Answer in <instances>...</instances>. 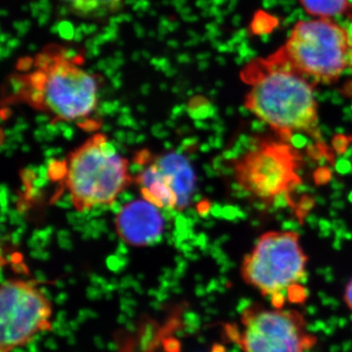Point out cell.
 <instances>
[{"label": "cell", "mask_w": 352, "mask_h": 352, "mask_svg": "<svg viewBox=\"0 0 352 352\" xmlns=\"http://www.w3.org/2000/svg\"><path fill=\"white\" fill-rule=\"evenodd\" d=\"M250 85L244 105L285 141L296 133L319 138V107L315 85L283 67L259 57L241 72Z\"/></svg>", "instance_id": "cell-1"}, {"label": "cell", "mask_w": 352, "mask_h": 352, "mask_svg": "<svg viewBox=\"0 0 352 352\" xmlns=\"http://www.w3.org/2000/svg\"><path fill=\"white\" fill-rule=\"evenodd\" d=\"M146 166L136 176L143 199L157 208L183 210L188 207L196 187V175L187 157L177 153L143 156Z\"/></svg>", "instance_id": "cell-9"}, {"label": "cell", "mask_w": 352, "mask_h": 352, "mask_svg": "<svg viewBox=\"0 0 352 352\" xmlns=\"http://www.w3.org/2000/svg\"><path fill=\"white\" fill-rule=\"evenodd\" d=\"M241 188L263 203L288 196L302 184V157L288 141L264 140L234 162Z\"/></svg>", "instance_id": "cell-7"}, {"label": "cell", "mask_w": 352, "mask_h": 352, "mask_svg": "<svg viewBox=\"0 0 352 352\" xmlns=\"http://www.w3.org/2000/svg\"><path fill=\"white\" fill-rule=\"evenodd\" d=\"M227 333L243 352H307L318 342L298 310L261 305L245 307Z\"/></svg>", "instance_id": "cell-6"}, {"label": "cell", "mask_w": 352, "mask_h": 352, "mask_svg": "<svg viewBox=\"0 0 352 352\" xmlns=\"http://www.w3.org/2000/svg\"><path fill=\"white\" fill-rule=\"evenodd\" d=\"M92 1L96 10V16H105L117 12L124 3V0H92Z\"/></svg>", "instance_id": "cell-13"}, {"label": "cell", "mask_w": 352, "mask_h": 352, "mask_svg": "<svg viewBox=\"0 0 352 352\" xmlns=\"http://www.w3.org/2000/svg\"><path fill=\"white\" fill-rule=\"evenodd\" d=\"M159 208L145 199L124 206L116 219L118 235L134 247L156 242L164 230V220Z\"/></svg>", "instance_id": "cell-10"}, {"label": "cell", "mask_w": 352, "mask_h": 352, "mask_svg": "<svg viewBox=\"0 0 352 352\" xmlns=\"http://www.w3.org/2000/svg\"><path fill=\"white\" fill-rule=\"evenodd\" d=\"M307 263L298 233L270 231L245 256L241 274L273 307L285 308L307 302Z\"/></svg>", "instance_id": "cell-3"}, {"label": "cell", "mask_w": 352, "mask_h": 352, "mask_svg": "<svg viewBox=\"0 0 352 352\" xmlns=\"http://www.w3.org/2000/svg\"><path fill=\"white\" fill-rule=\"evenodd\" d=\"M307 15L314 18H333L346 15L352 2L349 0H298Z\"/></svg>", "instance_id": "cell-11"}, {"label": "cell", "mask_w": 352, "mask_h": 352, "mask_svg": "<svg viewBox=\"0 0 352 352\" xmlns=\"http://www.w3.org/2000/svg\"><path fill=\"white\" fill-rule=\"evenodd\" d=\"M344 300L346 307L352 312V278L349 284L346 285V289H344Z\"/></svg>", "instance_id": "cell-15"}, {"label": "cell", "mask_w": 352, "mask_h": 352, "mask_svg": "<svg viewBox=\"0 0 352 352\" xmlns=\"http://www.w3.org/2000/svg\"><path fill=\"white\" fill-rule=\"evenodd\" d=\"M65 6L69 7V10L78 16L83 17H96V10L92 0H60Z\"/></svg>", "instance_id": "cell-12"}, {"label": "cell", "mask_w": 352, "mask_h": 352, "mask_svg": "<svg viewBox=\"0 0 352 352\" xmlns=\"http://www.w3.org/2000/svg\"><path fill=\"white\" fill-rule=\"evenodd\" d=\"M50 173L63 184L78 212L111 205L133 182L129 161L102 133L88 138Z\"/></svg>", "instance_id": "cell-2"}, {"label": "cell", "mask_w": 352, "mask_h": 352, "mask_svg": "<svg viewBox=\"0 0 352 352\" xmlns=\"http://www.w3.org/2000/svg\"><path fill=\"white\" fill-rule=\"evenodd\" d=\"M52 314L50 298L32 281L6 280L0 289V351L12 352L50 330Z\"/></svg>", "instance_id": "cell-8"}, {"label": "cell", "mask_w": 352, "mask_h": 352, "mask_svg": "<svg viewBox=\"0 0 352 352\" xmlns=\"http://www.w3.org/2000/svg\"><path fill=\"white\" fill-rule=\"evenodd\" d=\"M344 17H346V21H344V25L346 28L347 38H349V50H351V68H349V71H351L352 74V4Z\"/></svg>", "instance_id": "cell-14"}, {"label": "cell", "mask_w": 352, "mask_h": 352, "mask_svg": "<svg viewBox=\"0 0 352 352\" xmlns=\"http://www.w3.org/2000/svg\"><path fill=\"white\" fill-rule=\"evenodd\" d=\"M314 85H332L351 68L346 28L332 18L296 22L286 41L266 56Z\"/></svg>", "instance_id": "cell-4"}, {"label": "cell", "mask_w": 352, "mask_h": 352, "mask_svg": "<svg viewBox=\"0 0 352 352\" xmlns=\"http://www.w3.org/2000/svg\"><path fill=\"white\" fill-rule=\"evenodd\" d=\"M100 87V78L60 58L24 78L18 95L55 120L73 122L94 112Z\"/></svg>", "instance_id": "cell-5"}]
</instances>
